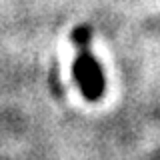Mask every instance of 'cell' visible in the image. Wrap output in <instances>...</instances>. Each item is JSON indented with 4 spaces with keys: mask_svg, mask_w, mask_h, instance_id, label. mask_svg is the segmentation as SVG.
<instances>
[{
    "mask_svg": "<svg viewBox=\"0 0 160 160\" xmlns=\"http://www.w3.org/2000/svg\"><path fill=\"white\" fill-rule=\"evenodd\" d=\"M74 44H76V58H74V78H76L82 94L88 100H98L104 92V74L98 60L92 56L88 48L90 30L86 26L74 30Z\"/></svg>",
    "mask_w": 160,
    "mask_h": 160,
    "instance_id": "obj_1",
    "label": "cell"
}]
</instances>
